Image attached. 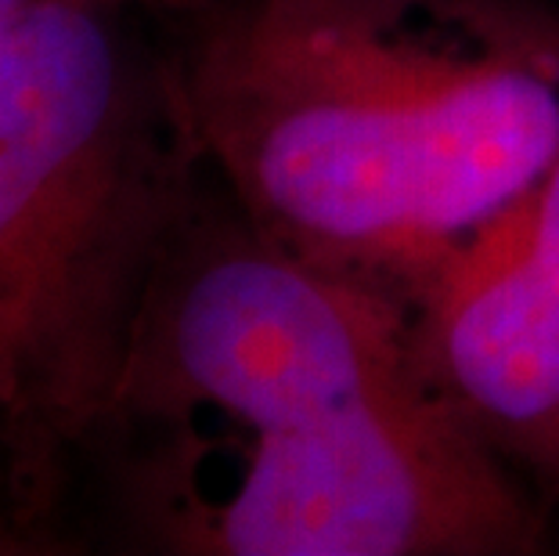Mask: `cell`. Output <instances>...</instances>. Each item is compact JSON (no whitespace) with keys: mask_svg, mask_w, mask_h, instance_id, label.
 <instances>
[{"mask_svg":"<svg viewBox=\"0 0 559 556\" xmlns=\"http://www.w3.org/2000/svg\"><path fill=\"white\" fill-rule=\"evenodd\" d=\"M199 167L412 304L559 159L549 0H148Z\"/></svg>","mask_w":559,"mask_h":556,"instance_id":"obj_1","label":"cell"},{"mask_svg":"<svg viewBox=\"0 0 559 556\" xmlns=\"http://www.w3.org/2000/svg\"><path fill=\"white\" fill-rule=\"evenodd\" d=\"M199 177L148 0H37L0 37V510L58 549Z\"/></svg>","mask_w":559,"mask_h":556,"instance_id":"obj_2","label":"cell"},{"mask_svg":"<svg viewBox=\"0 0 559 556\" xmlns=\"http://www.w3.org/2000/svg\"><path fill=\"white\" fill-rule=\"evenodd\" d=\"M116 510L185 556H527L545 506L430 387L296 430H116Z\"/></svg>","mask_w":559,"mask_h":556,"instance_id":"obj_3","label":"cell"},{"mask_svg":"<svg viewBox=\"0 0 559 556\" xmlns=\"http://www.w3.org/2000/svg\"><path fill=\"white\" fill-rule=\"evenodd\" d=\"M415 387L408 304L278 242L202 170L152 271L105 437L296 430Z\"/></svg>","mask_w":559,"mask_h":556,"instance_id":"obj_4","label":"cell"},{"mask_svg":"<svg viewBox=\"0 0 559 556\" xmlns=\"http://www.w3.org/2000/svg\"><path fill=\"white\" fill-rule=\"evenodd\" d=\"M415 362L484 452L559 502V159L408 304Z\"/></svg>","mask_w":559,"mask_h":556,"instance_id":"obj_5","label":"cell"},{"mask_svg":"<svg viewBox=\"0 0 559 556\" xmlns=\"http://www.w3.org/2000/svg\"><path fill=\"white\" fill-rule=\"evenodd\" d=\"M44 553H62V549L0 510V556H44Z\"/></svg>","mask_w":559,"mask_h":556,"instance_id":"obj_6","label":"cell"},{"mask_svg":"<svg viewBox=\"0 0 559 556\" xmlns=\"http://www.w3.org/2000/svg\"><path fill=\"white\" fill-rule=\"evenodd\" d=\"M37 0H0V37L22 19V11H29Z\"/></svg>","mask_w":559,"mask_h":556,"instance_id":"obj_7","label":"cell"}]
</instances>
